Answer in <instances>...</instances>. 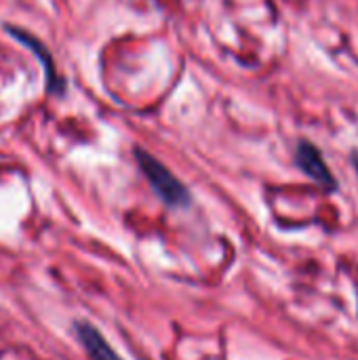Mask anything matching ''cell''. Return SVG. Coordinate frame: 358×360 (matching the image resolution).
Segmentation results:
<instances>
[{
    "label": "cell",
    "mask_w": 358,
    "mask_h": 360,
    "mask_svg": "<svg viewBox=\"0 0 358 360\" xmlns=\"http://www.w3.org/2000/svg\"><path fill=\"white\" fill-rule=\"evenodd\" d=\"M354 167H357V173H358V154L354 156Z\"/></svg>",
    "instance_id": "cell-4"
},
{
    "label": "cell",
    "mask_w": 358,
    "mask_h": 360,
    "mask_svg": "<svg viewBox=\"0 0 358 360\" xmlns=\"http://www.w3.org/2000/svg\"><path fill=\"white\" fill-rule=\"evenodd\" d=\"M135 160H137L141 173L146 175L148 184L152 186V190L165 205H169V207H188L190 205V192L160 160H156L154 156H150L143 150H135Z\"/></svg>",
    "instance_id": "cell-1"
},
{
    "label": "cell",
    "mask_w": 358,
    "mask_h": 360,
    "mask_svg": "<svg viewBox=\"0 0 358 360\" xmlns=\"http://www.w3.org/2000/svg\"><path fill=\"white\" fill-rule=\"evenodd\" d=\"M74 333L91 360H122L116 354V350L108 344V340L89 321H76Z\"/></svg>",
    "instance_id": "cell-3"
},
{
    "label": "cell",
    "mask_w": 358,
    "mask_h": 360,
    "mask_svg": "<svg viewBox=\"0 0 358 360\" xmlns=\"http://www.w3.org/2000/svg\"><path fill=\"white\" fill-rule=\"evenodd\" d=\"M295 162L298 167L310 177L314 179L317 184H321L323 188H335V177L331 175V171L327 169L325 160H323V154L319 152L317 146L308 143V141H302L298 146V154H295Z\"/></svg>",
    "instance_id": "cell-2"
}]
</instances>
